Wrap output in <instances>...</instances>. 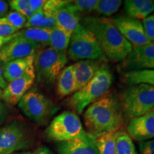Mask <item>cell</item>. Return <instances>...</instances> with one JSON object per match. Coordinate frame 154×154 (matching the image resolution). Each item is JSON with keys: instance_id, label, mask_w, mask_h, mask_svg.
Masks as SVG:
<instances>
[{"instance_id": "1", "label": "cell", "mask_w": 154, "mask_h": 154, "mask_svg": "<svg viewBox=\"0 0 154 154\" xmlns=\"http://www.w3.org/2000/svg\"><path fill=\"white\" fill-rule=\"evenodd\" d=\"M84 120L86 133L94 138L106 133L118 131L124 123L120 100L116 94L107 92L86 108Z\"/></svg>"}, {"instance_id": "2", "label": "cell", "mask_w": 154, "mask_h": 154, "mask_svg": "<svg viewBox=\"0 0 154 154\" xmlns=\"http://www.w3.org/2000/svg\"><path fill=\"white\" fill-rule=\"evenodd\" d=\"M84 27L94 34L106 58L118 62L124 61L133 47L116 28L111 19L87 16L82 19Z\"/></svg>"}, {"instance_id": "3", "label": "cell", "mask_w": 154, "mask_h": 154, "mask_svg": "<svg viewBox=\"0 0 154 154\" xmlns=\"http://www.w3.org/2000/svg\"><path fill=\"white\" fill-rule=\"evenodd\" d=\"M112 83V73L104 63L84 88L72 94L69 99V105L76 113L81 114L88 106L106 94Z\"/></svg>"}, {"instance_id": "4", "label": "cell", "mask_w": 154, "mask_h": 154, "mask_svg": "<svg viewBox=\"0 0 154 154\" xmlns=\"http://www.w3.org/2000/svg\"><path fill=\"white\" fill-rule=\"evenodd\" d=\"M67 61V51H57L49 47L40 48L34 55V69L38 83L46 86H52Z\"/></svg>"}, {"instance_id": "5", "label": "cell", "mask_w": 154, "mask_h": 154, "mask_svg": "<svg viewBox=\"0 0 154 154\" xmlns=\"http://www.w3.org/2000/svg\"><path fill=\"white\" fill-rule=\"evenodd\" d=\"M120 102L124 117L127 119L146 114L154 107V86L132 85L125 90Z\"/></svg>"}, {"instance_id": "6", "label": "cell", "mask_w": 154, "mask_h": 154, "mask_svg": "<svg viewBox=\"0 0 154 154\" xmlns=\"http://www.w3.org/2000/svg\"><path fill=\"white\" fill-rule=\"evenodd\" d=\"M67 55L71 59L77 61L106 60L95 36L82 24L72 34Z\"/></svg>"}, {"instance_id": "7", "label": "cell", "mask_w": 154, "mask_h": 154, "mask_svg": "<svg viewBox=\"0 0 154 154\" xmlns=\"http://www.w3.org/2000/svg\"><path fill=\"white\" fill-rule=\"evenodd\" d=\"M86 134L79 116L68 111L57 116L46 130L47 137L59 143L82 137Z\"/></svg>"}, {"instance_id": "8", "label": "cell", "mask_w": 154, "mask_h": 154, "mask_svg": "<svg viewBox=\"0 0 154 154\" xmlns=\"http://www.w3.org/2000/svg\"><path fill=\"white\" fill-rule=\"evenodd\" d=\"M22 112L36 123H42L51 114L52 102L36 89H30L19 102Z\"/></svg>"}, {"instance_id": "9", "label": "cell", "mask_w": 154, "mask_h": 154, "mask_svg": "<svg viewBox=\"0 0 154 154\" xmlns=\"http://www.w3.org/2000/svg\"><path fill=\"white\" fill-rule=\"evenodd\" d=\"M28 145V135L18 121L9 122L0 128V154H13Z\"/></svg>"}, {"instance_id": "10", "label": "cell", "mask_w": 154, "mask_h": 154, "mask_svg": "<svg viewBox=\"0 0 154 154\" xmlns=\"http://www.w3.org/2000/svg\"><path fill=\"white\" fill-rule=\"evenodd\" d=\"M111 21L133 47H141L151 42L146 36L143 24L140 20L128 16H118L111 19Z\"/></svg>"}, {"instance_id": "11", "label": "cell", "mask_w": 154, "mask_h": 154, "mask_svg": "<svg viewBox=\"0 0 154 154\" xmlns=\"http://www.w3.org/2000/svg\"><path fill=\"white\" fill-rule=\"evenodd\" d=\"M16 34L12 39L6 43L0 49V62L5 63L35 55L36 51L40 48L43 47L36 42L18 37Z\"/></svg>"}, {"instance_id": "12", "label": "cell", "mask_w": 154, "mask_h": 154, "mask_svg": "<svg viewBox=\"0 0 154 154\" xmlns=\"http://www.w3.org/2000/svg\"><path fill=\"white\" fill-rule=\"evenodd\" d=\"M35 79V69L33 68L23 76L8 83L3 91V101L11 106L18 104L32 88Z\"/></svg>"}, {"instance_id": "13", "label": "cell", "mask_w": 154, "mask_h": 154, "mask_svg": "<svg viewBox=\"0 0 154 154\" xmlns=\"http://www.w3.org/2000/svg\"><path fill=\"white\" fill-rule=\"evenodd\" d=\"M124 61V66L130 71L154 69V41L141 47H133Z\"/></svg>"}, {"instance_id": "14", "label": "cell", "mask_w": 154, "mask_h": 154, "mask_svg": "<svg viewBox=\"0 0 154 154\" xmlns=\"http://www.w3.org/2000/svg\"><path fill=\"white\" fill-rule=\"evenodd\" d=\"M127 133L131 138L144 142L154 138V113L151 111L146 114L130 119L127 125Z\"/></svg>"}, {"instance_id": "15", "label": "cell", "mask_w": 154, "mask_h": 154, "mask_svg": "<svg viewBox=\"0 0 154 154\" xmlns=\"http://www.w3.org/2000/svg\"><path fill=\"white\" fill-rule=\"evenodd\" d=\"M57 151L59 154H99L95 138L88 133L82 137L59 143Z\"/></svg>"}, {"instance_id": "16", "label": "cell", "mask_w": 154, "mask_h": 154, "mask_svg": "<svg viewBox=\"0 0 154 154\" xmlns=\"http://www.w3.org/2000/svg\"><path fill=\"white\" fill-rule=\"evenodd\" d=\"M103 63L104 61L99 60H82L73 64L76 91L84 88L93 79Z\"/></svg>"}, {"instance_id": "17", "label": "cell", "mask_w": 154, "mask_h": 154, "mask_svg": "<svg viewBox=\"0 0 154 154\" xmlns=\"http://www.w3.org/2000/svg\"><path fill=\"white\" fill-rule=\"evenodd\" d=\"M57 26L72 34L81 25L80 14L74 9L71 1L54 13Z\"/></svg>"}, {"instance_id": "18", "label": "cell", "mask_w": 154, "mask_h": 154, "mask_svg": "<svg viewBox=\"0 0 154 154\" xmlns=\"http://www.w3.org/2000/svg\"><path fill=\"white\" fill-rule=\"evenodd\" d=\"M34 68V55L5 63L2 67L3 76L7 83L20 78Z\"/></svg>"}, {"instance_id": "19", "label": "cell", "mask_w": 154, "mask_h": 154, "mask_svg": "<svg viewBox=\"0 0 154 154\" xmlns=\"http://www.w3.org/2000/svg\"><path fill=\"white\" fill-rule=\"evenodd\" d=\"M76 91V80L73 65L65 67L57 79V94L60 97H66Z\"/></svg>"}, {"instance_id": "20", "label": "cell", "mask_w": 154, "mask_h": 154, "mask_svg": "<svg viewBox=\"0 0 154 154\" xmlns=\"http://www.w3.org/2000/svg\"><path fill=\"white\" fill-rule=\"evenodd\" d=\"M51 31V29L47 28H26L19 31L16 35L18 37L26 38L46 47H48Z\"/></svg>"}, {"instance_id": "21", "label": "cell", "mask_w": 154, "mask_h": 154, "mask_svg": "<svg viewBox=\"0 0 154 154\" xmlns=\"http://www.w3.org/2000/svg\"><path fill=\"white\" fill-rule=\"evenodd\" d=\"M57 26L54 14L46 13L39 10L29 17L25 24V28H47L52 29Z\"/></svg>"}, {"instance_id": "22", "label": "cell", "mask_w": 154, "mask_h": 154, "mask_svg": "<svg viewBox=\"0 0 154 154\" xmlns=\"http://www.w3.org/2000/svg\"><path fill=\"white\" fill-rule=\"evenodd\" d=\"M72 34L62 29L55 27L51 29L48 47L59 51H66L70 44Z\"/></svg>"}, {"instance_id": "23", "label": "cell", "mask_w": 154, "mask_h": 154, "mask_svg": "<svg viewBox=\"0 0 154 154\" xmlns=\"http://www.w3.org/2000/svg\"><path fill=\"white\" fill-rule=\"evenodd\" d=\"M124 78L131 85L144 84L154 86V69L128 71L125 73Z\"/></svg>"}, {"instance_id": "24", "label": "cell", "mask_w": 154, "mask_h": 154, "mask_svg": "<svg viewBox=\"0 0 154 154\" xmlns=\"http://www.w3.org/2000/svg\"><path fill=\"white\" fill-rule=\"evenodd\" d=\"M116 132L106 133L95 138V144L99 154H116Z\"/></svg>"}, {"instance_id": "25", "label": "cell", "mask_w": 154, "mask_h": 154, "mask_svg": "<svg viewBox=\"0 0 154 154\" xmlns=\"http://www.w3.org/2000/svg\"><path fill=\"white\" fill-rule=\"evenodd\" d=\"M116 154H138L131 137L125 131L116 132Z\"/></svg>"}, {"instance_id": "26", "label": "cell", "mask_w": 154, "mask_h": 154, "mask_svg": "<svg viewBox=\"0 0 154 154\" xmlns=\"http://www.w3.org/2000/svg\"><path fill=\"white\" fill-rule=\"evenodd\" d=\"M121 4V0H99L95 11L106 18L117 12Z\"/></svg>"}, {"instance_id": "27", "label": "cell", "mask_w": 154, "mask_h": 154, "mask_svg": "<svg viewBox=\"0 0 154 154\" xmlns=\"http://www.w3.org/2000/svg\"><path fill=\"white\" fill-rule=\"evenodd\" d=\"M98 2V0H75L71 1V5L75 10L81 14L95 11Z\"/></svg>"}, {"instance_id": "28", "label": "cell", "mask_w": 154, "mask_h": 154, "mask_svg": "<svg viewBox=\"0 0 154 154\" xmlns=\"http://www.w3.org/2000/svg\"><path fill=\"white\" fill-rule=\"evenodd\" d=\"M9 5L13 11L20 13L27 19L34 14L29 4V0H11L9 2Z\"/></svg>"}, {"instance_id": "29", "label": "cell", "mask_w": 154, "mask_h": 154, "mask_svg": "<svg viewBox=\"0 0 154 154\" xmlns=\"http://www.w3.org/2000/svg\"><path fill=\"white\" fill-rule=\"evenodd\" d=\"M4 17L13 27L17 29L18 31H20L24 27L27 21V18L26 17L16 11H10Z\"/></svg>"}, {"instance_id": "30", "label": "cell", "mask_w": 154, "mask_h": 154, "mask_svg": "<svg viewBox=\"0 0 154 154\" xmlns=\"http://www.w3.org/2000/svg\"><path fill=\"white\" fill-rule=\"evenodd\" d=\"M147 0H126L124 2V9L128 17H131L143 7Z\"/></svg>"}, {"instance_id": "31", "label": "cell", "mask_w": 154, "mask_h": 154, "mask_svg": "<svg viewBox=\"0 0 154 154\" xmlns=\"http://www.w3.org/2000/svg\"><path fill=\"white\" fill-rule=\"evenodd\" d=\"M69 2V1L63 0H47L43 7V11L46 13L54 14V13L61 7H64Z\"/></svg>"}, {"instance_id": "32", "label": "cell", "mask_w": 154, "mask_h": 154, "mask_svg": "<svg viewBox=\"0 0 154 154\" xmlns=\"http://www.w3.org/2000/svg\"><path fill=\"white\" fill-rule=\"evenodd\" d=\"M19 31L13 27L5 17L0 18V37H7L17 33Z\"/></svg>"}, {"instance_id": "33", "label": "cell", "mask_w": 154, "mask_h": 154, "mask_svg": "<svg viewBox=\"0 0 154 154\" xmlns=\"http://www.w3.org/2000/svg\"><path fill=\"white\" fill-rule=\"evenodd\" d=\"M142 24L146 36L151 42L154 41V13L143 19Z\"/></svg>"}, {"instance_id": "34", "label": "cell", "mask_w": 154, "mask_h": 154, "mask_svg": "<svg viewBox=\"0 0 154 154\" xmlns=\"http://www.w3.org/2000/svg\"><path fill=\"white\" fill-rule=\"evenodd\" d=\"M140 154H154V138L139 143Z\"/></svg>"}, {"instance_id": "35", "label": "cell", "mask_w": 154, "mask_h": 154, "mask_svg": "<svg viewBox=\"0 0 154 154\" xmlns=\"http://www.w3.org/2000/svg\"><path fill=\"white\" fill-rule=\"evenodd\" d=\"M47 0H29V4L34 12L42 10Z\"/></svg>"}, {"instance_id": "36", "label": "cell", "mask_w": 154, "mask_h": 154, "mask_svg": "<svg viewBox=\"0 0 154 154\" xmlns=\"http://www.w3.org/2000/svg\"><path fill=\"white\" fill-rule=\"evenodd\" d=\"M9 114V109L4 102L0 100V125L7 119Z\"/></svg>"}, {"instance_id": "37", "label": "cell", "mask_w": 154, "mask_h": 154, "mask_svg": "<svg viewBox=\"0 0 154 154\" xmlns=\"http://www.w3.org/2000/svg\"><path fill=\"white\" fill-rule=\"evenodd\" d=\"M9 10V3L0 0V18H2Z\"/></svg>"}, {"instance_id": "38", "label": "cell", "mask_w": 154, "mask_h": 154, "mask_svg": "<svg viewBox=\"0 0 154 154\" xmlns=\"http://www.w3.org/2000/svg\"><path fill=\"white\" fill-rule=\"evenodd\" d=\"M32 154H52L51 150L49 148L46 147V146H42L38 147L37 149H36Z\"/></svg>"}, {"instance_id": "39", "label": "cell", "mask_w": 154, "mask_h": 154, "mask_svg": "<svg viewBox=\"0 0 154 154\" xmlns=\"http://www.w3.org/2000/svg\"><path fill=\"white\" fill-rule=\"evenodd\" d=\"M7 84H8V83L7 82L5 79L4 78L2 69V66H0V88L4 90L6 88V86H7Z\"/></svg>"}, {"instance_id": "40", "label": "cell", "mask_w": 154, "mask_h": 154, "mask_svg": "<svg viewBox=\"0 0 154 154\" xmlns=\"http://www.w3.org/2000/svg\"><path fill=\"white\" fill-rule=\"evenodd\" d=\"M14 35L15 34L10 36H7V37H0V49H1V47L5 45L6 43H7V42L12 39V38L14 37Z\"/></svg>"}, {"instance_id": "41", "label": "cell", "mask_w": 154, "mask_h": 154, "mask_svg": "<svg viewBox=\"0 0 154 154\" xmlns=\"http://www.w3.org/2000/svg\"><path fill=\"white\" fill-rule=\"evenodd\" d=\"M3 91L4 90L0 88V100H3Z\"/></svg>"}, {"instance_id": "42", "label": "cell", "mask_w": 154, "mask_h": 154, "mask_svg": "<svg viewBox=\"0 0 154 154\" xmlns=\"http://www.w3.org/2000/svg\"><path fill=\"white\" fill-rule=\"evenodd\" d=\"M16 154H32V153L30 151H23L20 152V153H17Z\"/></svg>"}, {"instance_id": "43", "label": "cell", "mask_w": 154, "mask_h": 154, "mask_svg": "<svg viewBox=\"0 0 154 154\" xmlns=\"http://www.w3.org/2000/svg\"><path fill=\"white\" fill-rule=\"evenodd\" d=\"M151 111H153V112L154 113V107H153V109H152V110H151Z\"/></svg>"}]
</instances>
